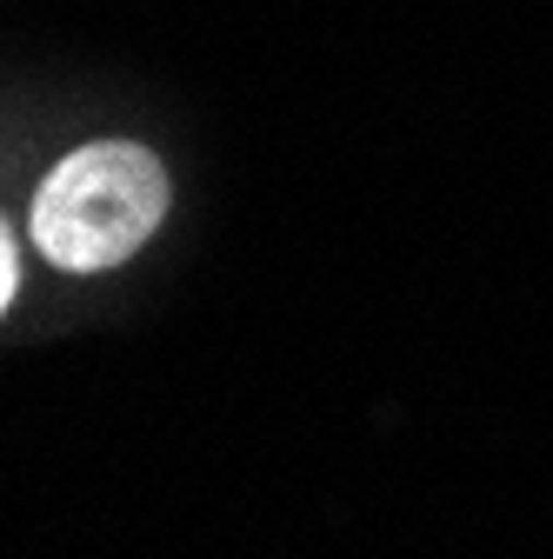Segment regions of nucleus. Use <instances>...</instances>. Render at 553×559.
<instances>
[{
    "label": "nucleus",
    "instance_id": "nucleus-1",
    "mask_svg": "<svg viewBox=\"0 0 553 559\" xmlns=\"http://www.w3.org/2000/svg\"><path fill=\"white\" fill-rule=\"evenodd\" d=\"M167 214V167L133 140L67 154L34 200V247L67 273L120 266Z\"/></svg>",
    "mask_w": 553,
    "mask_h": 559
},
{
    "label": "nucleus",
    "instance_id": "nucleus-2",
    "mask_svg": "<svg viewBox=\"0 0 553 559\" xmlns=\"http://www.w3.org/2000/svg\"><path fill=\"white\" fill-rule=\"evenodd\" d=\"M14 287H21V260H14V234H8V221H0V313H8Z\"/></svg>",
    "mask_w": 553,
    "mask_h": 559
}]
</instances>
